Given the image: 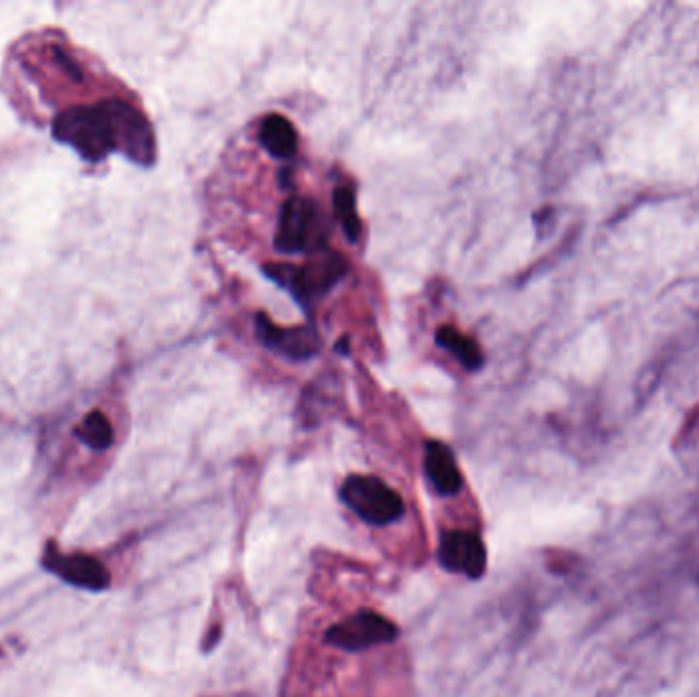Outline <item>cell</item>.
Here are the masks:
<instances>
[{
    "label": "cell",
    "mask_w": 699,
    "mask_h": 697,
    "mask_svg": "<svg viewBox=\"0 0 699 697\" xmlns=\"http://www.w3.org/2000/svg\"><path fill=\"white\" fill-rule=\"evenodd\" d=\"M52 130L58 142L72 145L82 158L96 162L111 152H123L144 166L156 158L152 125L125 99L70 106L53 119Z\"/></svg>",
    "instance_id": "1"
},
{
    "label": "cell",
    "mask_w": 699,
    "mask_h": 697,
    "mask_svg": "<svg viewBox=\"0 0 699 697\" xmlns=\"http://www.w3.org/2000/svg\"><path fill=\"white\" fill-rule=\"evenodd\" d=\"M340 498L370 526H389L405 512V503L395 489L370 474H350L343 481Z\"/></svg>",
    "instance_id": "2"
},
{
    "label": "cell",
    "mask_w": 699,
    "mask_h": 697,
    "mask_svg": "<svg viewBox=\"0 0 699 697\" xmlns=\"http://www.w3.org/2000/svg\"><path fill=\"white\" fill-rule=\"evenodd\" d=\"M265 270L268 277L287 287L299 301L307 303L328 293L348 273V263L340 254L328 252L305 266L277 264L266 266Z\"/></svg>",
    "instance_id": "3"
},
{
    "label": "cell",
    "mask_w": 699,
    "mask_h": 697,
    "mask_svg": "<svg viewBox=\"0 0 699 697\" xmlns=\"http://www.w3.org/2000/svg\"><path fill=\"white\" fill-rule=\"evenodd\" d=\"M328 229L316 203L305 197H292L282 205L275 244L285 254L311 250L326 244Z\"/></svg>",
    "instance_id": "4"
},
{
    "label": "cell",
    "mask_w": 699,
    "mask_h": 697,
    "mask_svg": "<svg viewBox=\"0 0 699 697\" xmlns=\"http://www.w3.org/2000/svg\"><path fill=\"white\" fill-rule=\"evenodd\" d=\"M399 631L389 618L374 612H360L352 618H346L326 634L328 645L342 648L348 653H360L370 646L389 645L393 643Z\"/></svg>",
    "instance_id": "5"
},
{
    "label": "cell",
    "mask_w": 699,
    "mask_h": 697,
    "mask_svg": "<svg viewBox=\"0 0 699 697\" xmlns=\"http://www.w3.org/2000/svg\"><path fill=\"white\" fill-rule=\"evenodd\" d=\"M41 565L55 577L86 592H105L111 587V575L106 566L89 554H64L50 542L45 544Z\"/></svg>",
    "instance_id": "6"
},
{
    "label": "cell",
    "mask_w": 699,
    "mask_h": 697,
    "mask_svg": "<svg viewBox=\"0 0 699 697\" xmlns=\"http://www.w3.org/2000/svg\"><path fill=\"white\" fill-rule=\"evenodd\" d=\"M438 561L450 573L479 580L487 568V549L473 532H444L438 546Z\"/></svg>",
    "instance_id": "7"
},
{
    "label": "cell",
    "mask_w": 699,
    "mask_h": 697,
    "mask_svg": "<svg viewBox=\"0 0 699 697\" xmlns=\"http://www.w3.org/2000/svg\"><path fill=\"white\" fill-rule=\"evenodd\" d=\"M256 334L265 346L273 348L278 355L289 356L295 360L311 358L319 350V336L311 326L278 328L277 324H273V319L258 314Z\"/></svg>",
    "instance_id": "8"
},
{
    "label": "cell",
    "mask_w": 699,
    "mask_h": 697,
    "mask_svg": "<svg viewBox=\"0 0 699 697\" xmlns=\"http://www.w3.org/2000/svg\"><path fill=\"white\" fill-rule=\"evenodd\" d=\"M425 473L440 495H456L462 489V474L454 454L446 444L430 440L425 444Z\"/></svg>",
    "instance_id": "9"
},
{
    "label": "cell",
    "mask_w": 699,
    "mask_h": 697,
    "mask_svg": "<svg viewBox=\"0 0 699 697\" xmlns=\"http://www.w3.org/2000/svg\"><path fill=\"white\" fill-rule=\"evenodd\" d=\"M260 144L265 145L270 156L287 160L297 154L299 137L289 119L268 115L260 125Z\"/></svg>",
    "instance_id": "10"
},
{
    "label": "cell",
    "mask_w": 699,
    "mask_h": 697,
    "mask_svg": "<svg viewBox=\"0 0 699 697\" xmlns=\"http://www.w3.org/2000/svg\"><path fill=\"white\" fill-rule=\"evenodd\" d=\"M435 344L456 356L459 362L466 370H479L483 367V355H481L479 346L471 338L462 336L461 331H456L454 328L444 326V328L438 329L435 331Z\"/></svg>",
    "instance_id": "11"
},
{
    "label": "cell",
    "mask_w": 699,
    "mask_h": 697,
    "mask_svg": "<svg viewBox=\"0 0 699 697\" xmlns=\"http://www.w3.org/2000/svg\"><path fill=\"white\" fill-rule=\"evenodd\" d=\"M76 438L84 447L106 450L115 442V432L103 411H91L84 416V420L76 428Z\"/></svg>",
    "instance_id": "12"
},
{
    "label": "cell",
    "mask_w": 699,
    "mask_h": 697,
    "mask_svg": "<svg viewBox=\"0 0 699 697\" xmlns=\"http://www.w3.org/2000/svg\"><path fill=\"white\" fill-rule=\"evenodd\" d=\"M333 207H336V215H338L348 239L358 242L362 225H360V217H358L354 191L350 186H338L333 193Z\"/></svg>",
    "instance_id": "13"
}]
</instances>
